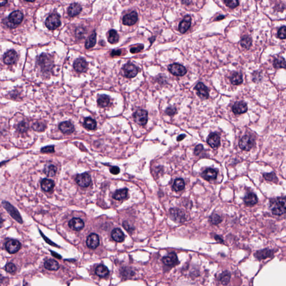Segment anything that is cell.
<instances>
[{
  "label": "cell",
  "instance_id": "cell-1",
  "mask_svg": "<svg viewBox=\"0 0 286 286\" xmlns=\"http://www.w3.org/2000/svg\"><path fill=\"white\" fill-rule=\"evenodd\" d=\"M272 213L274 215H282L286 212V197H278L271 201Z\"/></svg>",
  "mask_w": 286,
  "mask_h": 286
},
{
  "label": "cell",
  "instance_id": "cell-2",
  "mask_svg": "<svg viewBox=\"0 0 286 286\" xmlns=\"http://www.w3.org/2000/svg\"><path fill=\"white\" fill-rule=\"evenodd\" d=\"M42 71L44 73H48L52 70L53 67V60L50 55L46 53H43L38 58V62Z\"/></svg>",
  "mask_w": 286,
  "mask_h": 286
},
{
  "label": "cell",
  "instance_id": "cell-3",
  "mask_svg": "<svg viewBox=\"0 0 286 286\" xmlns=\"http://www.w3.org/2000/svg\"><path fill=\"white\" fill-rule=\"evenodd\" d=\"M45 24L46 27L49 30H55L59 27L61 24L60 16L57 14H52L46 19Z\"/></svg>",
  "mask_w": 286,
  "mask_h": 286
},
{
  "label": "cell",
  "instance_id": "cell-4",
  "mask_svg": "<svg viewBox=\"0 0 286 286\" xmlns=\"http://www.w3.org/2000/svg\"><path fill=\"white\" fill-rule=\"evenodd\" d=\"M168 70L173 75L176 76H183L187 73L186 68L182 65L177 63L169 65L168 67Z\"/></svg>",
  "mask_w": 286,
  "mask_h": 286
},
{
  "label": "cell",
  "instance_id": "cell-5",
  "mask_svg": "<svg viewBox=\"0 0 286 286\" xmlns=\"http://www.w3.org/2000/svg\"><path fill=\"white\" fill-rule=\"evenodd\" d=\"M124 74L126 78H131L136 76L138 73L139 69L134 64L127 63L122 67Z\"/></svg>",
  "mask_w": 286,
  "mask_h": 286
},
{
  "label": "cell",
  "instance_id": "cell-6",
  "mask_svg": "<svg viewBox=\"0 0 286 286\" xmlns=\"http://www.w3.org/2000/svg\"><path fill=\"white\" fill-rule=\"evenodd\" d=\"M134 119L137 124L145 125L148 121V112L146 110H137L134 114Z\"/></svg>",
  "mask_w": 286,
  "mask_h": 286
},
{
  "label": "cell",
  "instance_id": "cell-7",
  "mask_svg": "<svg viewBox=\"0 0 286 286\" xmlns=\"http://www.w3.org/2000/svg\"><path fill=\"white\" fill-rule=\"evenodd\" d=\"M2 205L3 207L6 209V210L9 212L10 215L12 216L14 219L20 224L22 223V220L21 216L20 213H18V210H16L15 207H13L11 204L6 201H3Z\"/></svg>",
  "mask_w": 286,
  "mask_h": 286
},
{
  "label": "cell",
  "instance_id": "cell-8",
  "mask_svg": "<svg viewBox=\"0 0 286 286\" xmlns=\"http://www.w3.org/2000/svg\"><path fill=\"white\" fill-rule=\"evenodd\" d=\"M254 144V140L248 135L244 136L239 143L240 148L245 151H249L253 148Z\"/></svg>",
  "mask_w": 286,
  "mask_h": 286
},
{
  "label": "cell",
  "instance_id": "cell-9",
  "mask_svg": "<svg viewBox=\"0 0 286 286\" xmlns=\"http://www.w3.org/2000/svg\"><path fill=\"white\" fill-rule=\"evenodd\" d=\"M23 18V14L20 11L16 10L10 14V15L9 16L8 20L10 23L15 28L17 25L19 24L22 22Z\"/></svg>",
  "mask_w": 286,
  "mask_h": 286
},
{
  "label": "cell",
  "instance_id": "cell-10",
  "mask_svg": "<svg viewBox=\"0 0 286 286\" xmlns=\"http://www.w3.org/2000/svg\"><path fill=\"white\" fill-rule=\"evenodd\" d=\"M76 181L79 186L87 187L89 186L91 182V178L88 173H85L78 174L76 178Z\"/></svg>",
  "mask_w": 286,
  "mask_h": 286
},
{
  "label": "cell",
  "instance_id": "cell-11",
  "mask_svg": "<svg viewBox=\"0 0 286 286\" xmlns=\"http://www.w3.org/2000/svg\"><path fill=\"white\" fill-rule=\"evenodd\" d=\"M18 54L14 50H10L6 52L3 55L4 63L7 65L15 64L18 61Z\"/></svg>",
  "mask_w": 286,
  "mask_h": 286
},
{
  "label": "cell",
  "instance_id": "cell-12",
  "mask_svg": "<svg viewBox=\"0 0 286 286\" xmlns=\"http://www.w3.org/2000/svg\"><path fill=\"white\" fill-rule=\"evenodd\" d=\"M73 67L77 72L83 73L88 69V63L83 58H78L74 62Z\"/></svg>",
  "mask_w": 286,
  "mask_h": 286
},
{
  "label": "cell",
  "instance_id": "cell-13",
  "mask_svg": "<svg viewBox=\"0 0 286 286\" xmlns=\"http://www.w3.org/2000/svg\"><path fill=\"white\" fill-rule=\"evenodd\" d=\"M7 251L10 254H15L18 252L21 248V244L16 240H10L5 244Z\"/></svg>",
  "mask_w": 286,
  "mask_h": 286
},
{
  "label": "cell",
  "instance_id": "cell-14",
  "mask_svg": "<svg viewBox=\"0 0 286 286\" xmlns=\"http://www.w3.org/2000/svg\"><path fill=\"white\" fill-rule=\"evenodd\" d=\"M170 215L172 219L176 222H182L186 220L185 213L182 210L178 209H171Z\"/></svg>",
  "mask_w": 286,
  "mask_h": 286
},
{
  "label": "cell",
  "instance_id": "cell-15",
  "mask_svg": "<svg viewBox=\"0 0 286 286\" xmlns=\"http://www.w3.org/2000/svg\"><path fill=\"white\" fill-rule=\"evenodd\" d=\"M138 15L135 11L132 12L125 15L122 18L123 24L127 26H132L135 24L137 21Z\"/></svg>",
  "mask_w": 286,
  "mask_h": 286
},
{
  "label": "cell",
  "instance_id": "cell-16",
  "mask_svg": "<svg viewBox=\"0 0 286 286\" xmlns=\"http://www.w3.org/2000/svg\"><path fill=\"white\" fill-rule=\"evenodd\" d=\"M86 244L89 248L91 249H96L100 244L99 236L96 234H91L87 239Z\"/></svg>",
  "mask_w": 286,
  "mask_h": 286
},
{
  "label": "cell",
  "instance_id": "cell-17",
  "mask_svg": "<svg viewBox=\"0 0 286 286\" xmlns=\"http://www.w3.org/2000/svg\"><path fill=\"white\" fill-rule=\"evenodd\" d=\"M195 89L197 91V95L200 97L204 99H207L209 97V89L204 83L199 82L196 85Z\"/></svg>",
  "mask_w": 286,
  "mask_h": 286
},
{
  "label": "cell",
  "instance_id": "cell-18",
  "mask_svg": "<svg viewBox=\"0 0 286 286\" xmlns=\"http://www.w3.org/2000/svg\"><path fill=\"white\" fill-rule=\"evenodd\" d=\"M274 250L266 248L264 249L258 250L254 253V256L258 260H263L265 259L271 258L273 256Z\"/></svg>",
  "mask_w": 286,
  "mask_h": 286
},
{
  "label": "cell",
  "instance_id": "cell-19",
  "mask_svg": "<svg viewBox=\"0 0 286 286\" xmlns=\"http://www.w3.org/2000/svg\"><path fill=\"white\" fill-rule=\"evenodd\" d=\"M68 225L73 230L80 231L84 228L85 224L82 220L79 218H73L70 221Z\"/></svg>",
  "mask_w": 286,
  "mask_h": 286
},
{
  "label": "cell",
  "instance_id": "cell-20",
  "mask_svg": "<svg viewBox=\"0 0 286 286\" xmlns=\"http://www.w3.org/2000/svg\"><path fill=\"white\" fill-rule=\"evenodd\" d=\"M232 110L235 114L239 115L246 113L248 110V106L247 104L243 101L237 102L233 105Z\"/></svg>",
  "mask_w": 286,
  "mask_h": 286
},
{
  "label": "cell",
  "instance_id": "cell-21",
  "mask_svg": "<svg viewBox=\"0 0 286 286\" xmlns=\"http://www.w3.org/2000/svg\"><path fill=\"white\" fill-rule=\"evenodd\" d=\"M191 24V17L189 15H186L182 21L181 22L179 25V31L180 33L184 34L189 30Z\"/></svg>",
  "mask_w": 286,
  "mask_h": 286
},
{
  "label": "cell",
  "instance_id": "cell-22",
  "mask_svg": "<svg viewBox=\"0 0 286 286\" xmlns=\"http://www.w3.org/2000/svg\"><path fill=\"white\" fill-rule=\"evenodd\" d=\"M207 142L211 148H217L220 144L219 136L216 133H211L207 137Z\"/></svg>",
  "mask_w": 286,
  "mask_h": 286
},
{
  "label": "cell",
  "instance_id": "cell-23",
  "mask_svg": "<svg viewBox=\"0 0 286 286\" xmlns=\"http://www.w3.org/2000/svg\"><path fill=\"white\" fill-rule=\"evenodd\" d=\"M162 260L165 264L168 266H173L178 263L176 254L174 253H169L168 256L163 257Z\"/></svg>",
  "mask_w": 286,
  "mask_h": 286
},
{
  "label": "cell",
  "instance_id": "cell-24",
  "mask_svg": "<svg viewBox=\"0 0 286 286\" xmlns=\"http://www.w3.org/2000/svg\"><path fill=\"white\" fill-rule=\"evenodd\" d=\"M217 174V172L216 170L212 168H208L202 172L201 176L204 179L207 181H211L216 180Z\"/></svg>",
  "mask_w": 286,
  "mask_h": 286
},
{
  "label": "cell",
  "instance_id": "cell-25",
  "mask_svg": "<svg viewBox=\"0 0 286 286\" xmlns=\"http://www.w3.org/2000/svg\"><path fill=\"white\" fill-rule=\"evenodd\" d=\"M59 128L62 133L64 134H70L74 130V127L73 124L70 121H64L61 122L59 125Z\"/></svg>",
  "mask_w": 286,
  "mask_h": 286
},
{
  "label": "cell",
  "instance_id": "cell-26",
  "mask_svg": "<svg viewBox=\"0 0 286 286\" xmlns=\"http://www.w3.org/2000/svg\"><path fill=\"white\" fill-rule=\"evenodd\" d=\"M82 11V7L78 3H73L71 4L68 9V14L70 17H74L79 15Z\"/></svg>",
  "mask_w": 286,
  "mask_h": 286
},
{
  "label": "cell",
  "instance_id": "cell-27",
  "mask_svg": "<svg viewBox=\"0 0 286 286\" xmlns=\"http://www.w3.org/2000/svg\"><path fill=\"white\" fill-rule=\"evenodd\" d=\"M45 268L49 271H57L59 268V264L54 259H46L44 263Z\"/></svg>",
  "mask_w": 286,
  "mask_h": 286
},
{
  "label": "cell",
  "instance_id": "cell-28",
  "mask_svg": "<svg viewBox=\"0 0 286 286\" xmlns=\"http://www.w3.org/2000/svg\"><path fill=\"white\" fill-rule=\"evenodd\" d=\"M111 237L115 241L122 242L125 239V235L120 228H116L112 231Z\"/></svg>",
  "mask_w": 286,
  "mask_h": 286
},
{
  "label": "cell",
  "instance_id": "cell-29",
  "mask_svg": "<svg viewBox=\"0 0 286 286\" xmlns=\"http://www.w3.org/2000/svg\"><path fill=\"white\" fill-rule=\"evenodd\" d=\"M41 187L44 191L49 192L54 188V182L52 180L45 178L41 182Z\"/></svg>",
  "mask_w": 286,
  "mask_h": 286
},
{
  "label": "cell",
  "instance_id": "cell-30",
  "mask_svg": "<svg viewBox=\"0 0 286 286\" xmlns=\"http://www.w3.org/2000/svg\"><path fill=\"white\" fill-rule=\"evenodd\" d=\"M128 189H121L117 190L113 195V198L116 200H122L128 197Z\"/></svg>",
  "mask_w": 286,
  "mask_h": 286
},
{
  "label": "cell",
  "instance_id": "cell-31",
  "mask_svg": "<svg viewBox=\"0 0 286 286\" xmlns=\"http://www.w3.org/2000/svg\"><path fill=\"white\" fill-rule=\"evenodd\" d=\"M110 102V97L106 94H101L98 96V105L101 107H105L109 105Z\"/></svg>",
  "mask_w": 286,
  "mask_h": 286
},
{
  "label": "cell",
  "instance_id": "cell-32",
  "mask_svg": "<svg viewBox=\"0 0 286 286\" xmlns=\"http://www.w3.org/2000/svg\"><path fill=\"white\" fill-rule=\"evenodd\" d=\"M95 273L98 277L104 278V277H107L109 275V271L105 265L101 264L96 268Z\"/></svg>",
  "mask_w": 286,
  "mask_h": 286
},
{
  "label": "cell",
  "instance_id": "cell-33",
  "mask_svg": "<svg viewBox=\"0 0 286 286\" xmlns=\"http://www.w3.org/2000/svg\"><path fill=\"white\" fill-rule=\"evenodd\" d=\"M244 201L247 205H254L257 203L258 198L254 193H249L245 196Z\"/></svg>",
  "mask_w": 286,
  "mask_h": 286
},
{
  "label": "cell",
  "instance_id": "cell-34",
  "mask_svg": "<svg viewBox=\"0 0 286 286\" xmlns=\"http://www.w3.org/2000/svg\"><path fill=\"white\" fill-rule=\"evenodd\" d=\"M96 43V33L93 31L91 35L88 37L86 40L85 43V47L86 49H89L93 48Z\"/></svg>",
  "mask_w": 286,
  "mask_h": 286
},
{
  "label": "cell",
  "instance_id": "cell-35",
  "mask_svg": "<svg viewBox=\"0 0 286 286\" xmlns=\"http://www.w3.org/2000/svg\"><path fill=\"white\" fill-rule=\"evenodd\" d=\"M108 42L112 44H115L118 43L119 40V37L118 34L115 30H110L109 32L108 35Z\"/></svg>",
  "mask_w": 286,
  "mask_h": 286
},
{
  "label": "cell",
  "instance_id": "cell-36",
  "mask_svg": "<svg viewBox=\"0 0 286 286\" xmlns=\"http://www.w3.org/2000/svg\"><path fill=\"white\" fill-rule=\"evenodd\" d=\"M84 126L89 130H93L97 126V122L94 119L91 117H87L85 119Z\"/></svg>",
  "mask_w": 286,
  "mask_h": 286
},
{
  "label": "cell",
  "instance_id": "cell-37",
  "mask_svg": "<svg viewBox=\"0 0 286 286\" xmlns=\"http://www.w3.org/2000/svg\"><path fill=\"white\" fill-rule=\"evenodd\" d=\"M231 83L234 85H240L243 83V77L240 73H234L230 77Z\"/></svg>",
  "mask_w": 286,
  "mask_h": 286
},
{
  "label": "cell",
  "instance_id": "cell-38",
  "mask_svg": "<svg viewBox=\"0 0 286 286\" xmlns=\"http://www.w3.org/2000/svg\"><path fill=\"white\" fill-rule=\"evenodd\" d=\"M185 187V183L182 178H178L174 181L173 189L176 191H182Z\"/></svg>",
  "mask_w": 286,
  "mask_h": 286
},
{
  "label": "cell",
  "instance_id": "cell-39",
  "mask_svg": "<svg viewBox=\"0 0 286 286\" xmlns=\"http://www.w3.org/2000/svg\"><path fill=\"white\" fill-rule=\"evenodd\" d=\"M57 169L56 167L54 165H52L46 166L44 170V173L48 177L54 176L57 173Z\"/></svg>",
  "mask_w": 286,
  "mask_h": 286
},
{
  "label": "cell",
  "instance_id": "cell-40",
  "mask_svg": "<svg viewBox=\"0 0 286 286\" xmlns=\"http://www.w3.org/2000/svg\"><path fill=\"white\" fill-rule=\"evenodd\" d=\"M273 66L275 68H285L286 69V61L284 58L282 57L276 58L274 61Z\"/></svg>",
  "mask_w": 286,
  "mask_h": 286
},
{
  "label": "cell",
  "instance_id": "cell-41",
  "mask_svg": "<svg viewBox=\"0 0 286 286\" xmlns=\"http://www.w3.org/2000/svg\"><path fill=\"white\" fill-rule=\"evenodd\" d=\"M252 38L249 36H244L241 40V46L243 47L244 48L249 49L252 46Z\"/></svg>",
  "mask_w": 286,
  "mask_h": 286
},
{
  "label": "cell",
  "instance_id": "cell-42",
  "mask_svg": "<svg viewBox=\"0 0 286 286\" xmlns=\"http://www.w3.org/2000/svg\"><path fill=\"white\" fill-rule=\"evenodd\" d=\"M230 280V274L228 272H225L222 273V274L220 276V282L224 285L228 284L229 283Z\"/></svg>",
  "mask_w": 286,
  "mask_h": 286
},
{
  "label": "cell",
  "instance_id": "cell-43",
  "mask_svg": "<svg viewBox=\"0 0 286 286\" xmlns=\"http://www.w3.org/2000/svg\"><path fill=\"white\" fill-rule=\"evenodd\" d=\"M222 221V219L217 214H213L210 217V222L213 225H218Z\"/></svg>",
  "mask_w": 286,
  "mask_h": 286
},
{
  "label": "cell",
  "instance_id": "cell-44",
  "mask_svg": "<svg viewBox=\"0 0 286 286\" xmlns=\"http://www.w3.org/2000/svg\"><path fill=\"white\" fill-rule=\"evenodd\" d=\"M46 125L42 122H35L33 125V129L35 131H43L45 130Z\"/></svg>",
  "mask_w": 286,
  "mask_h": 286
},
{
  "label": "cell",
  "instance_id": "cell-45",
  "mask_svg": "<svg viewBox=\"0 0 286 286\" xmlns=\"http://www.w3.org/2000/svg\"><path fill=\"white\" fill-rule=\"evenodd\" d=\"M5 269L6 270V272L8 273H10L11 274H14L15 273L16 271V267L15 265L14 264L12 263H8L6 264L5 267Z\"/></svg>",
  "mask_w": 286,
  "mask_h": 286
},
{
  "label": "cell",
  "instance_id": "cell-46",
  "mask_svg": "<svg viewBox=\"0 0 286 286\" xmlns=\"http://www.w3.org/2000/svg\"><path fill=\"white\" fill-rule=\"evenodd\" d=\"M263 176L265 180L269 181L274 182H277L278 181V179L273 172L271 173L264 174Z\"/></svg>",
  "mask_w": 286,
  "mask_h": 286
},
{
  "label": "cell",
  "instance_id": "cell-47",
  "mask_svg": "<svg viewBox=\"0 0 286 286\" xmlns=\"http://www.w3.org/2000/svg\"><path fill=\"white\" fill-rule=\"evenodd\" d=\"M224 2L225 3L226 5L231 8V9H234L236 7L239 6V2L236 0H233V1H224Z\"/></svg>",
  "mask_w": 286,
  "mask_h": 286
},
{
  "label": "cell",
  "instance_id": "cell-48",
  "mask_svg": "<svg viewBox=\"0 0 286 286\" xmlns=\"http://www.w3.org/2000/svg\"><path fill=\"white\" fill-rule=\"evenodd\" d=\"M278 37L280 39L286 38V26H282L278 31Z\"/></svg>",
  "mask_w": 286,
  "mask_h": 286
},
{
  "label": "cell",
  "instance_id": "cell-49",
  "mask_svg": "<svg viewBox=\"0 0 286 286\" xmlns=\"http://www.w3.org/2000/svg\"><path fill=\"white\" fill-rule=\"evenodd\" d=\"M144 49V46L143 44H138L137 46H134L130 49V52L133 54H135L140 52Z\"/></svg>",
  "mask_w": 286,
  "mask_h": 286
},
{
  "label": "cell",
  "instance_id": "cell-50",
  "mask_svg": "<svg viewBox=\"0 0 286 286\" xmlns=\"http://www.w3.org/2000/svg\"><path fill=\"white\" fill-rule=\"evenodd\" d=\"M85 34V29L82 28H77L76 30V35L77 37L79 39H82L83 38Z\"/></svg>",
  "mask_w": 286,
  "mask_h": 286
},
{
  "label": "cell",
  "instance_id": "cell-51",
  "mask_svg": "<svg viewBox=\"0 0 286 286\" xmlns=\"http://www.w3.org/2000/svg\"><path fill=\"white\" fill-rule=\"evenodd\" d=\"M28 128H29L28 124L25 122H22L18 125V130L20 131H22V132L26 131L28 129Z\"/></svg>",
  "mask_w": 286,
  "mask_h": 286
},
{
  "label": "cell",
  "instance_id": "cell-52",
  "mask_svg": "<svg viewBox=\"0 0 286 286\" xmlns=\"http://www.w3.org/2000/svg\"><path fill=\"white\" fill-rule=\"evenodd\" d=\"M42 152L46 153H51L54 152V146H48L44 147L42 149Z\"/></svg>",
  "mask_w": 286,
  "mask_h": 286
},
{
  "label": "cell",
  "instance_id": "cell-53",
  "mask_svg": "<svg viewBox=\"0 0 286 286\" xmlns=\"http://www.w3.org/2000/svg\"><path fill=\"white\" fill-rule=\"evenodd\" d=\"M165 113L168 115H174L176 113V109L174 107H169L165 110Z\"/></svg>",
  "mask_w": 286,
  "mask_h": 286
},
{
  "label": "cell",
  "instance_id": "cell-54",
  "mask_svg": "<svg viewBox=\"0 0 286 286\" xmlns=\"http://www.w3.org/2000/svg\"><path fill=\"white\" fill-rule=\"evenodd\" d=\"M203 149H204V146L202 144L197 145L195 148V150H194V154L196 155H198L202 151Z\"/></svg>",
  "mask_w": 286,
  "mask_h": 286
},
{
  "label": "cell",
  "instance_id": "cell-55",
  "mask_svg": "<svg viewBox=\"0 0 286 286\" xmlns=\"http://www.w3.org/2000/svg\"><path fill=\"white\" fill-rule=\"evenodd\" d=\"M110 171V172L113 174L116 175V174H118L120 173V168L118 167L115 166V167H112L111 168Z\"/></svg>",
  "mask_w": 286,
  "mask_h": 286
},
{
  "label": "cell",
  "instance_id": "cell-56",
  "mask_svg": "<svg viewBox=\"0 0 286 286\" xmlns=\"http://www.w3.org/2000/svg\"><path fill=\"white\" fill-rule=\"evenodd\" d=\"M122 225H123L124 228L127 231H132V230H133V228H132V227H131V226H130V225L129 224V223H128V222H126V221H124V222H123Z\"/></svg>",
  "mask_w": 286,
  "mask_h": 286
},
{
  "label": "cell",
  "instance_id": "cell-57",
  "mask_svg": "<svg viewBox=\"0 0 286 286\" xmlns=\"http://www.w3.org/2000/svg\"><path fill=\"white\" fill-rule=\"evenodd\" d=\"M121 52L120 50H113L111 53V55L112 56H118V55H121Z\"/></svg>",
  "mask_w": 286,
  "mask_h": 286
},
{
  "label": "cell",
  "instance_id": "cell-58",
  "mask_svg": "<svg viewBox=\"0 0 286 286\" xmlns=\"http://www.w3.org/2000/svg\"><path fill=\"white\" fill-rule=\"evenodd\" d=\"M186 137V135L185 134H181L179 135L178 137H177V141H181V140H183L185 137Z\"/></svg>",
  "mask_w": 286,
  "mask_h": 286
},
{
  "label": "cell",
  "instance_id": "cell-59",
  "mask_svg": "<svg viewBox=\"0 0 286 286\" xmlns=\"http://www.w3.org/2000/svg\"><path fill=\"white\" fill-rule=\"evenodd\" d=\"M52 254H53V256H54L56 258H61V256H59L58 254L55 253V252H52Z\"/></svg>",
  "mask_w": 286,
  "mask_h": 286
},
{
  "label": "cell",
  "instance_id": "cell-60",
  "mask_svg": "<svg viewBox=\"0 0 286 286\" xmlns=\"http://www.w3.org/2000/svg\"><path fill=\"white\" fill-rule=\"evenodd\" d=\"M225 18L224 16H220L219 17H217V18H216V20H221V19H223V18Z\"/></svg>",
  "mask_w": 286,
  "mask_h": 286
},
{
  "label": "cell",
  "instance_id": "cell-61",
  "mask_svg": "<svg viewBox=\"0 0 286 286\" xmlns=\"http://www.w3.org/2000/svg\"><path fill=\"white\" fill-rule=\"evenodd\" d=\"M7 2V1H1V6H3V5H5V4H6Z\"/></svg>",
  "mask_w": 286,
  "mask_h": 286
},
{
  "label": "cell",
  "instance_id": "cell-62",
  "mask_svg": "<svg viewBox=\"0 0 286 286\" xmlns=\"http://www.w3.org/2000/svg\"><path fill=\"white\" fill-rule=\"evenodd\" d=\"M215 239H216V240L218 241L219 240L220 241V242H222V239H221L220 237H219V236H216V237H215Z\"/></svg>",
  "mask_w": 286,
  "mask_h": 286
},
{
  "label": "cell",
  "instance_id": "cell-63",
  "mask_svg": "<svg viewBox=\"0 0 286 286\" xmlns=\"http://www.w3.org/2000/svg\"><path fill=\"white\" fill-rule=\"evenodd\" d=\"M24 286H28V284H25Z\"/></svg>",
  "mask_w": 286,
  "mask_h": 286
}]
</instances>
